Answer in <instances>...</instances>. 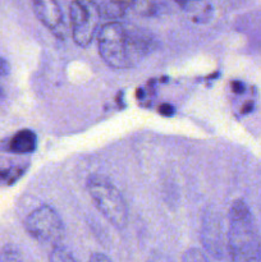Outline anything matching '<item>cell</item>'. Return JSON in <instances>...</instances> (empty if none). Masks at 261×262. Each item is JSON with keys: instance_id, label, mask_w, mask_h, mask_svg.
Returning a JSON list of instances; mask_svg holds the SVG:
<instances>
[{"instance_id": "cell-1", "label": "cell", "mask_w": 261, "mask_h": 262, "mask_svg": "<svg viewBox=\"0 0 261 262\" xmlns=\"http://www.w3.org/2000/svg\"><path fill=\"white\" fill-rule=\"evenodd\" d=\"M155 46L153 33L136 26L107 22L99 30L100 55L114 69L133 68L154 51Z\"/></svg>"}, {"instance_id": "cell-2", "label": "cell", "mask_w": 261, "mask_h": 262, "mask_svg": "<svg viewBox=\"0 0 261 262\" xmlns=\"http://www.w3.org/2000/svg\"><path fill=\"white\" fill-rule=\"evenodd\" d=\"M228 251L234 262H250L261 258V238L255 219L242 200L229 210Z\"/></svg>"}, {"instance_id": "cell-3", "label": "cell", "mask_w": 261, "mask_h": 262, "mask_svg": "<svg viewBox=\"0 0 261 262\" xmlns=\"http://www.w3.org/2000/svg\"><path fill=\"white\" fill-rule=\"evenodd\" d=\"M87 191L95 206L117 228H124L128 223V206L119 189L107 178L92 174L87 179Z\"/></svg>"}, {"instance_id": "cell-4", "label": "cell", "mask_w": 261, "mask_h": 262, "mask_svg": "<svg viewBox=\"0 0 261 262\" xmlns=\"http://www.w3.org/2000/svg\"><path fill=\"white\" fill-rule=\"evenodd\" d=\"M26 230L36 241L59 246L64 237V224L58 212L50 206L33 210L26 219Z\"/></svg>"}, {"instance_id": "cell-5", "label": "cell", "mask_w": 261, "mask_h": 262, "mask_svg": "<svg viewBox=\"0 0 261 262\" xmlns=\"http://www.w3.org/2000/svg\"><path fill=\"white\" fill-rule=\"evenodd\" d=\"M72 23V35L77 45L87 46L94 40L99 28V14L94 3L72 2L69 8Z\"/></svg>"}, {"instance_id": "cell-6", "label": "cell", "mask_w": 261, "mask_h": 262, "mask_svg": "<svg viewBox=\"0 0 261 262\" xmlns=\"http://www.w3.org/2000/svg\"><path fill=\"white\" fill-rule=\"evenodd\" d=\"M36 17L45 27L53 32L61 35L64 31V17L60 5L54 0H41L32 4Z\"/></svg>"}, {"instance_id": "cell-7", "label": "cell", "mask_w": 261, "mask_h": 262, "mask_svg": "<svg viewBox=\"0 0 261 262\" xmlns=\"http://www.w3.org/2000/svg\"><path fill=\"white\" fill-rule=\"evenodd\" d=\"M37 147V136L31 129L18 130L17 133L9 137L7 142L3 143L2 148L12 154H31Z\"/></svg>"}, {"instance_id": "cell-8", "label": "cell", "mask_w": 261, "mask_h": 262, "mask_svg": "<svg viewBox=\"0 0 261 262\" xmlns=\"http://www.w3.org/2000/svg\"><path fill=\"white\" fill-rule=\"evenodd\" d=\"M95 5L97 14L100 18L110 20V22H118V19L123 18L127 12V8L130 7V3L124 2H92Z\"/></svg>"}, {"instance_id": "cell-9", "label": "cell", "mask_w": 261, "mask_h": 262, "mask_svg": "<svg viewBox=\"0 0 261 262\" xmlns=\"http://www.w3.org/2000/svg\"><path fill=\"white\" fill-rule=\"evenodd\" d=\"M26 166L14 165L0 169V186H10L25 174Z\"/></svg>"}, {"instance_id": "cell-10", "label": "cell", "mask_w": 261, "mask_h": 262, "mask_svg": "<svg viewBox=\"0 0 261 262\" xmlns=\"http://www.w3.org/2000/svg\"><path fill=\"white\" fill-rule=\"evenodd\" d=\"M49 261L50 262H78L76 260L73 255L69 252L67 248L61 247V246H55L51 250L50 256H49Z\"/></svg>"}, {"instance_id": "cell-11", "label": "cell", "mask_w": 261, "mask_h": 262, "mask_svg": "<svg viewBox=\"0 0 261 262\" xmlns=\"http://www.w3.org/2000/svg\"><path fill=\"white\" fill-rule=\"evenodd\" d=\"M0 262H22L19 252L13 246H5L0 252Z\"/></svg>"}, {"instance_id": "cell-12", "label": "cell", "mask_w": 261, "mask_h": 262, "mask_svg": "<svg viewBox=\"0 0 261 262\" xmlns=\"http://www.w3.org/2000/svg\"><path fill=\"white\" fill-rule=\"evenodd\" d=\"M182 262H209L206 256L197 248H189L182 257Z\"/></svg>"}, {"instance_id": "cell-13", "label": "cell", "mask_w": 261, "mask_h": 262, "mask_svg": "<svg viewBox=\"0 0 261 262\" xmlns=\"http://www.w3.org/2000/svg\"><path fill=\"white\" fill-rule=\"evenodd\" d=\"M9 72H10L9 63H8L4 58H2V56H0V78H4V77H7L8 74H9Z\"/></svg>"}, {"instance_id": "cell-14", "label": "cell", "mask_w": 261, "mask_h": 262, "mask_svg": "<svg viewBox=\"0 0 261 262\" xmlns=\"http://www.w3.org/2000/svg\"><path fill=\"white\" fill-rule=\"evenodd\" d=\"M89 262H112V261H110V258L107 257V256H105L104 253L96 252V253H92Z\"/></svg>"}, {"instance_id": "cell-15", "label": "cell", "mask_w": 261, "mask_h": 262, "mask_svg": "<svg viewBox=\"0 0 261 262\" xmlns=\"http://www.w3.org/2000/svg\"><path fill=\"white\" fill-rule=\"evenodd\" d=\"M159 112L161 115H165V117H170L174 114V107L169 104H163L159 107Z\"/></svg>"}, {"instance_id": "cell-16", "label": "cell", "mask_w": 261, "mask_h": 262, "mask_svg": "<svg viewBox=\"0 0 261 262\" xmlns=\"http://www.w3.org/2000/svg\"><path fill=\"white\" fill-rule=\"evenodd\" d=\"M147 262H170V261H169L164 255H160V253H153V255L148 257Z\"/></svg>"}, {"instance_id": "cell-17", "label": "cell", "mask_w": 261, "mask_h": 262, "mask_svg": "<svg viewBox=\"0 0 261 262\" xmlns=\"http://www.w3.org/2000/svg\"><path fill=\"white\" fill-rule=\"evenodd\" d=\"M232 87H233V90H234V92H237V94H242L243 90H245V86H243L241 82H237V81L233 82Z\"/></svg>"}, {"instance_id": "cell-18", "label": "cell", "mask_w": 261, "mask_h": 262, "mask_svg": "<svg viewBox=\"0 0 261 262\" xmlns=\"http://www.w3.org/2000/svg\"><path fill=\"white\" fill-rule=\"evenodd\" d=\"M2 96H3V89L2 86H0V99H2Z\"/></svg>"}, {"instance_id": "cell-19", "label": "cell", "mask_w": 261, "mask_h": 262, "mask_svg": "<svg viewBox=\"0 0 261 262\" xmlns=\"http://www.w3.org/2000/svg\"><path fill=\"white\" fill-rule=\"evenodd\" d=\"M250 262H261V258L260 260H255V261H250Z\"/></svg>"}]
</instances>
